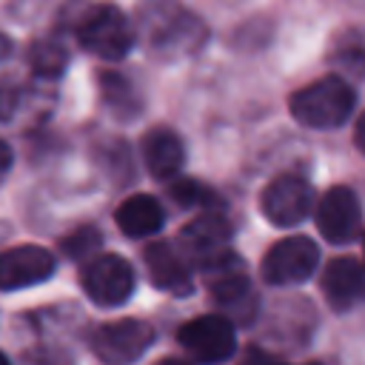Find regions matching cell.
Segmentation results:
<instances>
[{"label":"cell","mask_w":365,"mask_h":365,"mask_svg":"<svg viewBox=\"0 0 365 365\" xmlns=\"http://www.w3.org/2000/svg\"><path fill=\"white\" fill-rule=\"evenodd\" d=\"M117 225L125 237H151L163 228V208L154 197L148 194H134L120 202L117 208Z\"/></svg>","instance_id":"16"},{"label":"cell","mask_w":365,"mask_h":365,"mask_svg":"<svg viewBox=\"0 0 365 365\" xmlns=\"http://www.w3.org/2000/svg\"><path fill=\"white\" fill-rule=\"evenodd\" d=\"M157 365H188V362H182V359H163V362H157Z\"/></svg>","instance_id":"27"},{"label":"cell","mask_w":365,"mask_h":365,"mask_svg":"<svg viewBox=\"0 0 365 365\" xmlns=\"http://www.w3.org/2000/svg\"><path fill=\"white\" fill-rule=\"evenodd\" d=\"M202 271H205V282H208L214 302L237 314L240 319H248V308L254 305V291H251V279H248L242 259L228 248L214 262H208Z\"/></svg>","instance_id":"7"},{"label":"cell","mask_w":365,"mask_h":365,"mask_svg":"<svg viewBox=\"0 0 365 365\" xmlns=\"http://www.w3.org/2000/svg\"><path fill=\"white\" fill-rule=\"evenodd\" d=\"M97 248H100V231L91 228V225L77 228V231H71V234L63 240V251H66L71 259H77V262L91 259V257L97 254Z\"/></svg>","instance_id":"20"},{"label":"cell","mask_w":365,"mask_h":365,"mask_svg":"<svg viewBox=\"0 0 365 365\" xmlns=\"http://www.w3.org/2000/svg\"><path fill=\"white\" fill-rule=\"evenodd\" d=\"M151 342H154V328L131 317L106 322L91 336V348L106 365H131L151 348Z\"/></svg>","instance_id":"5"},{"label":"cell","mask_w":365,"mask_h":365,"mask_svg":"<svg viewBox=\"0 0 365 365\" xmlns=\"http://www.w3.org/2000/svg\"><path fill=\"white\" fill-rule=\"evenodd\" d=\"M277 365H282V362H277ZM302 365H317V362H302Z\"/></svg>","instance_id":"29"},{"label":"cell","mask_w":365,"mask_h":365,"mask_svg":"<svg viewBox=\"0 0 365 365\" xmlns=\"http://www.w3.org/2000/svg\"><path fill=\"white\" fill-rule=\"evenodd\" d=\"M9 168H11V148H9V143L0 140V180L9 174Z\"/></svg>","instance_id":"24"},{"label":"cell","mask_w":365,"mask_h":365,"mask_svg":"<svg viewBox=\"0 0 365 365\" xmlns=\"http://www.w3.org/2000/svg\"><path fill=\"white\" fill-rule=\"evenodd\" d=\"M356 94L339 74L319 77L311 86L291 94V117L305 128H339L354 114Z\"/></svg>","instance_id":"2"},{"label":"cell","mask_w":365,"mask_h":365,"mask_svg":"<svg viewBox=\"0 0 365 365\" xmlns=\"http://www.w3.org/2000/svg\"><path fill=\"white\" fill-rule=\"evenodd\" d=\"M362 222V208L359 200L351 188L334 185L322 194L317 205V228L328 242H348L356 237Z\"/></svg>","instance_id":"11"},{"label":"cell","mask_w":365,"mask_h":365,"mask_svg":"<svg viewBox=\"0 0 365 365\" xmlns=\"http://www.w3.org/2000/svg\"><path fill=\"white\" fill-rule=\"evenodd\" d=\"M259 208L271 225L288 228L308 217V211L314 208V191L299 174H279L265 185Z\"/></svg>","instance_id":"9"},{"label":"cell","mask_w":365,"mask_h":365,"mask_svg":"<svg viewBox=\"0 0 365 365\" xmlns=\"http://www.w3.org/2000/svg\"><path fill=\"white\" fill-rule=\"evenodd\" d=\"M354 143H356V148L365 154V111L359 114V120H356V125H354Z\"/></svg>","instance_id":"25"},{"label":"cell","mask_w":365,"mask_h":365,"mask_svg":"<svg viewBox=\"0 0 365 365\" xmlns=\"http://www.w3.org/2000/svg\"><path fill=\"white\" fill-rule=\"evenodd\" d=\"M143 160L157 180H174L185 163V148L182 140L171 128H151L143 137Z\"/></svg>","instance_id":"15"},{"label":"cell","mask_w":365,"mask_h":365,"mask_svg":"<svg viewBox=\"0 0 365 365\" xmlns=\"http://www.w3.org/2000/svg\"><path fill=\"white\" fill-rule=\"evenodd\" d=\"M20 106V91L11 83H0V120H11Z\"/></svg>","instance_id":"22"},{"label":"cell","mask_w":365,"mask_h":365,"mask_svg":"<svg viewBox=\"0 0 365 365\" xmlns=\"http://www.w3.org/2000/svg\"><path fill=\"white\" fill-rule=\"evenodd\" d=\"M145 259V271L154 288L165 291V294H191V262L165 240H157L145 248L143 254Z\"/></svg>","instance_id":"13"},{"label":"cell","mask_w":365,"mask_h":365,"mask_svg":"<svg viewBox=\"0 0 365 365\" xmlns=\"http://www.w3.org/2000/svg\"><path fill=\"white\" fill-rule=\"evenodd\" d=\"M240 365H277V359H274V356H268V354H265V351H259V348H248Z\"/></svg>","instance_id":"23"},{"label":"cell","mask_w":365,"mask_h":365,"mask_svg":"<svg viewBox=\"0 0 365 365\" xmlns=\"http://www.w3.org/2000/svg\"><path fill=\"white\" fill-rule=\"evenodd\" d=\"M322 294L331 308L348 311L365 302V265L354 257H336L322 271Z\"/></svg>","instance_id":"14"},{"label":"cell","mask_w":365,"mask_h":365,"mask_svg":"<svg viewBox=\"0 0 365 365\" xmlns=\"http://www.w3.org/2000/svg\"><path fill=\"white\" fill-rule=\"evenodd\" d=\"M180 345L200 362L205 365H217L225 362L234 348H237V336H234V325L228 317L222 314H205L197 319H188L180 328Z\"/></svg>","instance_id":"8"},{"label":"cell","mask_w":365,"mask_h":365,"mask_svg":"<svg viewBox=\"0 0 365 365\" xmlns=\"http://www.w3.org/2000/svg\"><path fill=\"white\" fill-rule=\"evenodd\" d=\"M328 60L354 80H365V29L362 26H351L342 29L328 51Z\"/></svg>","instance_id":"17"},{"label":"cell","mask_w":365,"mask_h":365,"mask_svg":"<svg viewBox=\"0 0 365 365\" xmlns=\"http://www.w3.org/2000/svg\"><path fill=\"white\" fill-rule=\"evenodd\" d=\"M171 197L185 208H208V205L217 202V197L197 180H174L171 182Z\"/></svg>","instance_id":"21"},{"label":"cell","mask_w":365,"mask_h":365,"mask_svg":"<svg viewBox=\"0 0 365 365\" xmlns=\"http://www.w3.org/2000/svg\"><path fill=\"white\" fill-rule=\"evenodd\" d=\"M362 251H365V237H362Z\"/></svg>","instance_id":"30"},{"label":"cell","mask_w":365,"mask_h":365,"mask_svg":"<svg viewBox=\"0 0 365 365\" xmlns=\"http://www.w3.org/2000/svg\"><path fill=\"white\" fill-rule=\"evenodd\" d=\"M54 274V257L40 245H14L0 254V288L17 291Z\"/></svg>","instance_id":"12"},{"label":"cell","mask_w":365,"mask_h":365,"mask_svg":"<svg viewBox=\"0 0 365 365\" xmlns=\"http://www.w3.org/2000/svg\"><path fill=\"white\" fill-rule=\"evenodd\" d=\"M29 66L43 80H57L68 66V51L54 37H40L29 48Z\"/></svg>","instance_id":"18"},{"label":"cell","mask_w":365,"mask_h":365,"mask_svg":"<svg viewBox=\"0 0 365 365\" xmlns=\"http://www.w3.org/2000/svg\"><path fill=\"white\" fill-rule=\"evenodd\" d=\"M228 240H231V222L217 211H205V214L194 217L180 231L182 257L188 262L200 265V268H205L220 254H225L228 251Z\"/></svg>","instance_id":"10"},{"label":"cell","mask_w":365,"mask_h":365,"mask_svg":"<svg viewBox=\"0 0 365 365\" xmlns=\"http://www.w3.org/2000/svg\"><path fill=\"white\" fill-rule=\"evenodd\" d=\"M0 365H11V362H9V356H6L3 351H0Z\"/></svg>","instance_id":"28"},{"label":"cell","mask_w":365,"mask_h":365,"mask_svg":"<svg viewBox=\"0 0 365 365\" xmlns=\"http://www.w3.org/2000/svg\"><path fill=\"white\" fill-rule=\"evenodd\" d=\"M80 285L91 302L114 308L134 294V271L117 254H94L80 268Z\"/></svg>","instance_id":"4"},{"label":"cell","mask_w":365,"mask_h":365,"mask_svg":"<svg viewBox=\"0 0 365 365\" xmlns=\"http://www.w3.org/2000/svg\"><path fill=\"white\" fill-rule=\"evenodd\" d=\"M137 34L157 57H188L208 37L205 23L177 0H143Z\"/></svg>","instance_id":"1"},{"label":"cell","mask_w":365,"mask_h":365,"mask_svg":"<svg viewBox=\"0 0 365 365\" xmlns=\"http://www.w3.org/2000/svg\"><path fill=\"white\" fill-rule=\"evenodd\" d=\"M9 54H11V40H9V37L0 31V60H6Z\"/></svg>","instance_id":"26"},{"label":"cell","mask_w":365,"mask_h":365,"mask_svg":"<svg viewBox=\"0 0 365 365\" xmlns=\"http://www.w3.org/2000/svg\"><path fill=\"white\" fill-rule=\"evenodd\" d=\"M319 262V248L308 237H285L271 245L262 257V279L268 285H297L305 282Z\"/></svg>","instance_id":"6"},{"label":"cell","mask_w":365,"mask_h":365,"mask_svg":"<svg viewBox=\"0 0 365 365\" xmlns=\"http://www.w3.org/2000/svg\"><path fill=\"white\" fill-rule=\"evenodd\" d=\"M74 37L77 43L103 60H123L134 40L137 31L131 26V20L111 3H100V6H88L77 20H74Z\"/></svg>","instance_id":"3"},{"label":"cell","mask_w":365,"mask_h":365,"mask_svg":"<svg viewBox=\"0 0 365 365\" xmlns=\"http://www.w3.org/2000/svg\"><path fill=\"white\" fill-rule=\"evenodd\" d=\"M100 91H103V100L106 106L120 114V117H128L137 111V100H134V91L128 86V80L123 74H114V71H100Z\"/></svg>","instance_id":"19"}]
</instances>
